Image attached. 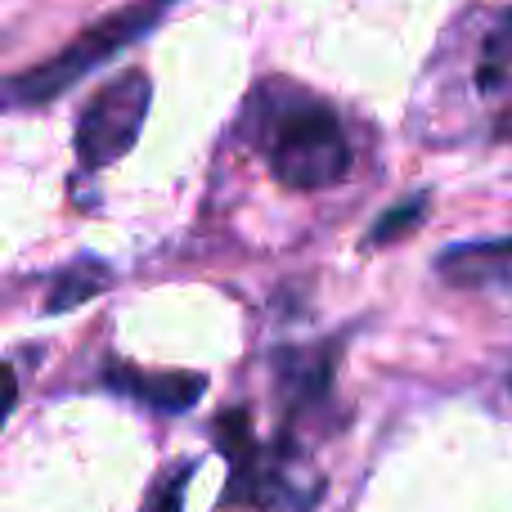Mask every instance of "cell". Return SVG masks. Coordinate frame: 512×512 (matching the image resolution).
Here are the masks:
<instances>
[{
  "instance_id": "cell-4",
  "label": "cell",
  "mask_w": 512,
  "mask_h": 512,
  "mask_svg": "<svg viewBox=\"0 0 512 512\" xmlns=\"http://www.w3.org/2000/svg\"><path fill=\"white\" fill-rule=\"evenodd\" d=\"M436 274L454 288L472 292H512V239L450 243L436 256Z\"/></svg>"
},
{
  "instance_id": "cell-5",
  "label": "cell",
  "mask_w": 512,
  "mask_h": 512,
  "mask_svg": "<svg viewBox=\"0 0 512 512\" xmlns=\"http://www.w3.org/2000/svg\"><path fill=\"white\" fill-rule=\"evenodd\" d=\"M104 382L113 391H122V396L144 400L149 409H162V414H185L207 391L203 373H144V369H131V364H108Z\"/></svg>"
},
{
  "instance_id": "cell-7",
  "label": "cell",
  "mask_w": 512,
  "mask_h": 512,
  "mask_svg": "<svg viewBox=\"0 0 512 512\" xmlns=\"http://www.w3.org/2000/svg\"><path fill=\"white\" fill-rule=\"evenodd\" d=\"M108 283H113V265L90 256V252L77 256V261H68L59 274H54L50 297H45V315H63V310H72V306H86V301L99 297Z\"/></svg>"
},
{
  "instance_id": "cell-8",
  "label": "cell",
  "mask_w": 512,
  "mask_h": 512,
  "mask_svg": "<svg viewBox=\"0 0 512 512\" xmlns=\"http://www.w3.org/2000/svg\"><path fill=\"white\" fill-rule=\"evenodd\" d=\"M279 387L292 396V405H319L333 382V355L328 351H283L279 360Z\"/></svg>"
},
{
  "instance_id": "cell-9",
  "label": "cell",
  "mask_w": 512,
  "mask_h": 512,
  "mask_svg": "<svg viewBox=\"0 0 512 512\" xmlns=\"http://www.w3.org/2000/svg\"><path fill=\"white\" fill-rule=\"evenodd\" d=\"M427 207H432V194H427V189L409 194L405 203L387 207V212L373 221V230H369V248H387V243H396V239H405V234H414L418 225L427 221Z\"/></svg>"
},
{
  "instance_id": "cell-2",
  "label": "cell",
  "mask_w": 512,
  "mask_h": 512,
  "mask_svg": "<svg viewBox=\"0 0 512 512\" xmlns=\"http://www.w3.org/2000/svg\"><path fill=\"white\" fill-rule=\"evenodd\" d=\"M176 5L180 0H131L126 9H113L108 18L90 23L86 32H77V41L63 45L54 59H45V63H36V68L18 72V77H9V86H5L9 108L54 104V99H59L68 86H77L86 72H95L99 63L117 59V54L131 50L135 41H144V36H149Z\"/></svg>"
},
{
  "instance_id": "cell-6",
  "label": "cell",
  "mask_w": 512,
  "mask_h": 512,
  "mask_svg": "<svg viewBox=\"0 0 512 512\" xmlns=\"http://www.w3.org/2000/svg\"><path fill=\"white\" fill-rule=\"evenodd\" d=\"M468 86L477 99H504L512 90V5L490 18L477 36V59L468 68Z\"/></svg>"
},
{
  "instance_id": "cell-1",
  "label": "cell",
  "mask_w": 512,
  "mask_h": 512,
  "mask_svg": "<svg viewBox=\"0 0 512 512\" xmlns=\"http://www.w3.org/2000/svg\"><path fill=\"white\" fill-rule=\"evenodd\" d=\"M248 126L270 176L288 189L310 194L351 171V140L337 108L283 77L261 81L248 95Z\"/></svg>"
},
{
  "instance_id": "cell-3",
  "label": "cell",
  "mask_w": 512,
  "mask_h": 512,
  "mask_svg": "<svg viewBox=\"0 0 512 512\" xmlns=\"http://www.w3.org/2000/svg\"><path fill=\"white\" fill-rule=\"evenodd\" d=\"M149 104H153V77L144 68H126L117 72L108 86H99L90 95V104L77 117V162L81 171H99L113 167L117 158L135 149L144 122H149Z\"/></svg>"
}]
</instances>
